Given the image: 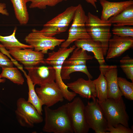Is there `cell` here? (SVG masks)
<instances>
[{"mask_svg":"<svg viewBox=\"0 0 133 133\" xmlns=\"http://www.w3.org/2000/svg\"><path fill=\"white\" fill-rule=\"evenodd\" d=\"M45 123L43 131L47 133H73L66 104L55 109L44 107Z\"/></svg>","mask_w":133,"mask_h":133,"instance_id":"cell-1","label":"cell"},{"mask_svg":"<svg viewBox=\"0 0 133 133\" xmlns=\"http://www.w3.org/2000/svg\"><path fill=\"white\" fill-rule=\"evenodd\" d=\"M98 101L108 126L115 127L120 124L129 127V116L122 96L117 99L108 98L103 101Z\"/></svg>","mask_w":133,"mask_h":133,"instance_id":"cell-2","label":"cell"},{"mask_svg":"<svg viewBox=\"0 0 133 133\" xmlns=\"http://www.w3.org/2000/svg\"><path fill=\"white\" fill-rule=\"evenodd\" d=\"M76 48L75 45L69 48H61L56 51H53L48 53V57L45 59L46 64L52 66L56 73L55 82L62 92L64 98L69 101L72 100L76 94L74 92L70 91L63 82L61 76V71L64 61Z\"/></svg>","mask_w":133,"mask_h":133,"instance_id":"cell-3","label":"cell"},{"mask_svg":"<svg viewBox=\"0 0 133 133\" xmlns=\"http://www.w3.org/2000/svg\"><path fill=\"white\" fill-rule=\"evenodd\" d=\"M87 17L85 23L87 31L91 39L100 42L104 56H106L112 35L110 30L112 24L108 20L103 21L89 12L88 13Z\"/></svg>","mask_w":133,"mask_h":133,"instance_id":"cell-4","label":"cell"},{"mask_svg":"<svg viewBox=\"0 0 133 133\" xmlns=\"http://www.w3.org/2000/svg\"><path fill=\"white\" fill-rule=\"evenodd\" d=\"M77 6L68 7L63 12L48 21L37 31L47 36L53 37L66 32L72 21Z\"/></svg>","mask_w":133,"mask_h":133,"instance_id":"cell-5","label":"cell"},{"mask_svg":"<svg viewBox=\"0 0 133 133\" xmlns=\"http://www.w3.org/2000/svg\"><path fill=\"white\" fill-rule=\"evenodd\" d=\"M15 114L17 120L21 126L33 128L35 124L42 122L43 119L35 108L23 98H18L16 102Z\"/></svg>","mask_w":133,"mask_h":133,"instance_id":"cell-6","label":"cell"},{"mask_svg":"<svg viewBox=\"0 0 133 133\" xmlns=\"http://www.w3.org/2000/svg\"><path fill=\"white\" fill-rule=\"evenodd\" d=\"M77 6L72 23L69 30L68 38L61 44V48H67L78 40L91 38L85 27L87 16L81 4Z\"/></svg>","mask_w":133,"mask_h":133,"instance_id":"cell-7","label":"cell"},{"mask_svg":"<svg viewBox=\"0 0 133 133\" xmlns=\"http://www.w3.org/2000/svg\"><path fill=\"white\" fill-rule=\"evenodd\" d=\"M92 100L88 102L84 109L85 119L89 128L96 133H109L107 132V123L98 99Z\"/></svg>","mask_w":133,"mask_h":133,"instance_id":"cell-8","label":"cell"},{"mask_svg":"<svg viewBox=\"0 0 133 133\" xmlns=\"http://www.w3.org/2000/svg\"><path fill=\"white\" fill-rule=\"evenodd\" d=\"M71 126L75 133H87L90 129L86 122L84 113L85 105L79 97L66 104Z\"/></svg>","mask_w":133,"mask_h":133,"instance_id":"cell-9","label":"cell"},{"mask_svg":"<svg viewBox=\"0 0 133 133\" xmlns=\"http://www.w3.org/2000/svg\"><path fill=\"white\" fill-rule=\"evenodd\" d=\"M24 40L29 45L32 46L34 50L41 51L44 54L48 53V50H53L65 40L53 37L46 36L33 29L32 32L25 37Z\"/></svg>","mask_w":133,"mask_h":133,"instance_id":"cell-10","label":"cell"},{"mask_svg":"<svg viewBox=\"0 0 133 133\" xmlns=\"http://www.w3.org/2000/svg\"><path fill=\"white\" fill-rule=\"evenodd\" d=\"M35 90L43 105L47 107H50L64 100L63 94L55 81L42 84Z\"/></svg>","mask_w":133,"mask_h":133,"instance_id":"cell-11","label":"cell"},{"mask_svg":"<svg viewBox=\"0 0 133 133\" xmlns=\"http://www.w3.org/2000/svg\"><path fill=\"white\" fill-rule=\"evenodd\" d=\"M9 51L14 59L23 64L24 67L46 64L44 54L41 51L33 50L31 48H25L10 50Z\"/></svg>","mask_w":133,"mask_h":133,"instance_id":"cell-12","label":"cell"},{"mask_svg":"<svg viewBox=\"0 0 133 133\" xmlns=\"http://www.w3.org/2000/svg\"><path fill=\"white\" fill-rule=\"evenodd\" d=\"M99 70L106 80L108 86V98L117 99L122 96L118 86V70L116 66L104 64L100 65Z\"/></svg>","mask_w":133,"mask_h":133,"instance_id":"cell-13","label":"cell"},{"mask_svg":"<svg viewBox=\"0 0 133 133\" xmlns=\"http://www.w3.org/2000/svg\"><path fill=\"white\" fill-rule=\"evenodd\" d=\"M28 72V75L35 85L39 86L55 81V71L51 66L24 67Z\"/></svg>","mask_w":133,"mask_h":133,"instance_id":"cell-14","label":"cell"},{"mask_svg":"<svg viewBox=\"0 0 133 133\" xmlns=\"http://www.w3.org/2000/svg\"><path fill=\"white\" fill-rule=\"evenodd\" d=\"M133 47V37H122L114 35L110 39L106 59L119 57Z\"/></svg>","mask_w":133,"mask_h":133,"instance_id":"cell-15","label":"cell"},{"mask_svg":"<svg viewBox=\"0 0 133 133\" xmlns=\"http://www.w3.org/2000/svg\"><path fill=\"white\" fill-rule=\"evenodd\" d=\"M66 85L68 88L82 98L93 100L97 97L95 86L91 79L85 80L80 78L73 82L67 83Z\"/></svg>","mask_w":133,"mask_h":133,"instance_id":"cell-16","label":"cell"},{"mask_svg":"<svg viewBox=\"0 0 133 133\" xmlns=\"http://www.w3.org/2000/svg\"><path fill=\"white\" fill-rule=\"evenodd\" d=\"M102 8L100 19L107 21L110 17L121 12L128 6L133 5L132 0L119 2H111L106 0H100Z\"/></svg>","mask_w":133,"mask_h":133,"instance_id":"cell-17","label":"cell"},{"mask_svg":"<svg viewBox=\"0 0 133 133\" xmlns=\"http://www.w3.org/2000/svg\"><path fill=\"white\" fill-rule=\"evenodd\" d=\"M74 42L76 47L93 53L94 57L97 60L100 66L105 64V62L103 49L100 42L94 41L90 38L79 39Z\"/></svg>","mask_w":133,"mask_h":133,"instance_id":"cell-18","label":"cell"},{"mask_svg":"<svg viewBox=\"0 0 133 133\" xmlns=\"http://www.w3.org/2000/svg\"><path fill=\"white\" fill-rule=\"evenodd\" d=\"M113 26L133 25V5L126 8L117 15L110 18L107 20Z\"/></svg>","mask_w":133,"mask_h":133,"instance_id":"cell-19","label":"cell"},{"mask_svg":"<svg viewBox=\"0 0 133 133\" xmlns=\"http://www.w3.org/2000/svg\"><path fill=\"white\" fill-rule=\"evenodd\" d=\"M14 9L16 17L21 25H25L29 20L26 0H10Z\"/></svg>","mask_w":133,"mask_h":133,"instance_id":"cell-20","label":"cell"},{"mask_svg":"<svg viewBox=\"0 0 133 133\" xmlns=\"http://www.w3.org/2000/svg\"><path fill=\"white\" fill-rule=\"evenodd\" d=\"M17 29L16 27L15 28L12 33L9 35L3 36L0 35V42L3 47L9 50L25 48L33 49L31 46L22 43L16 38L15 34Z\"/></svg>","mask_w":133,"mask_h":133,"instance_id":"cell-21","label":"cell"},{"mask_svg":"<svg viewBox=\"0 0 133 133\" xmlns=\"http://www.w3.org/2000/svg\"><path fill=\"white\" fill-rule=\"evenodd\" d=\"M26 79V81L28 87V98L27 101L32 104L36 108L39 113L42 115V106L43 104L37 94L35 89L34 85L26 72H23Z\"/></svg>","mask_w":133,"mask_h":133,"instance_id":"cell-22","label":"cell"},{"mask_svg":"<svg viewBox=\"0 0 133 133\" xmlns=\"http://www.w3.org/2000/svg\"><path fill=\"white\" fill-rule=\"evenodd\" d=\"M96 90L97 97L99 101H103L108 98V86L105 78L100 72L98 78L93 80Z\"/></svg>","mask_w":133,"mask_h":133,"instance_id":"cell-23","label":"cell"},{"mask_svg":"<svg viewBox=\"0 0 133 133\" xmlns=\"http://www.w3.org/2000/svg\"><path fill=\"white\" fill-rule=\"evenodd\" d=\"M0 77L7 78L18 85L23 84L24 82V78L18 68L13 67L2 68Z\"/></svg>","mask_w":133,"mask_h":133,"instance_id":"cell-24","label":"cell"},{"mask_svg":"<svg viewBox=\"0 0 133 133\" xmlns=\"http://www.w3.org/2000/svg\"><path fill=\"white\" fill-rule=\"evenodd\" d=\"M118 86L122 96L130 100H133V82L128 81L125 78L118 77Z\"/></svg>","mask_w":133,"mask_h":133,"instance_id":"cell-25","label":"cell"},{"mask_svg":"<svg viewBox=\"0 0 133 133\" xmlns=\"http://www.w3.org/2000/svg\"><path fill=\"white\" fill-rule=\"evenodd\" d=\"M120 67L128 79L133 82V59L127 55L120 61Z\"/></svg>","mask_w":133,"mask_h":133,"instance_id":"cell-26","label":"cell"},{"mask_svg":"<svg viewBox=\"0 0 133 133\" xmlns=\"http://www.w3.org/2000/svg\"><path fill=\"white\" fill-rule=\"evenodd\" d=\"M67 0H26L27 2L31 3L30 8H37L40 9H46L48 6L53 7L59 3Z\"/></svg>","mask_w":133,"mask_h":133,"instance_id":"cell-27","label":"cell"},{"mask_svg":"<svg viewBox=\"0 0 133 133\" xmlns=\"http://www.w3.org/2000/svg\"><path fill=\"white\" fill-rule=\"evenodd\" d=\"M112 31L114 35L122 37H133V27L131 26H114Z\"/></svg>","mask_w":133,"mask_h":133,"instance_id":"cell-28","label":"cell"},{"mask_svg":"<svg viewBox=\"0 0 133 133\" xmlns=\"http://www.w3.org/2000/svg\"><path fill=\"white\" fill-rule=\"evenodd\" d=\"M109 133H133V129L119 124L115 127L108 126L107 129Z\"/></svg>","mask_w":133,"mask_h":133,"instance_id":"cell-29","label":"cell"},{"mask_svg":"<svg viewBox=\"0 0 133 133\" xmlns=\"http://www.w3.org/2000/svg\"><path fill=\"white\" fill-rule=\"evenodd\" d=\"M13 62L2 52H0V67L2 68L13 67Z\"/></svg>","mask_w":133,"mask_h":133,"instance_id":"cell-30","label":"cell"},{"mask_svg":"<svg viewBox=\"0 0 133 133\" xmlns=\"http://www.w3.org/2000/svg\"><path fill=\"white\" fill-rule=\"evenodd\" d=\"M0 50L1 52L4 54L7 55L9 58L11 59V60L13 62L14 64H15L21 71H22L24 70L22 66L19 64L15 59H13L10 55V54L9 51H8L6 49L3 47L1 44H0Z\"/></svg>","mask_w":133,"mask_h":133,"instance_id":"cell-31","label":"cell"},{"mask_svg":"<svg viewBox=\"0 0 133 133\" xmlns=\"http://www.w3.org/2000/svg\"><path fill=\"white\" fill-rule=\"evenodd\" d=\"M0 13L6 16L9 15V13L6 9V4L5 3H0Z\"/></svg>","mask_w":133,"mask_h":133,"instance_id":"cell-32","label":"cell"},{"mask_svg":"<svg viewBox=\"0 0 133 133\" xmlns=\"http://www.w3.org/2000/svg\"><path fill=\"white\" fill-rule=\"evenodd\" d=\"M98 0H85L88 3L91 4L95 9H97V7L96 4V2Z\"/></svg>","mask_w":133,"mask_h":133,"instance_id":"cell-33","label":"cell"},{"mask_svg":"<svg viewBox=\"0 0 133 133\" xmlns=\"http://www.w3.org/2000/svg\"><path fill=\"white\" fill-rule=\"evenodd\" d=\"M5 81V79L4 78H2L0 77V83H4Z\"/></svg>","mask_w":133,"mask_h":133,"instance_id":"cell-34","label":"cell"}]
</instances>
